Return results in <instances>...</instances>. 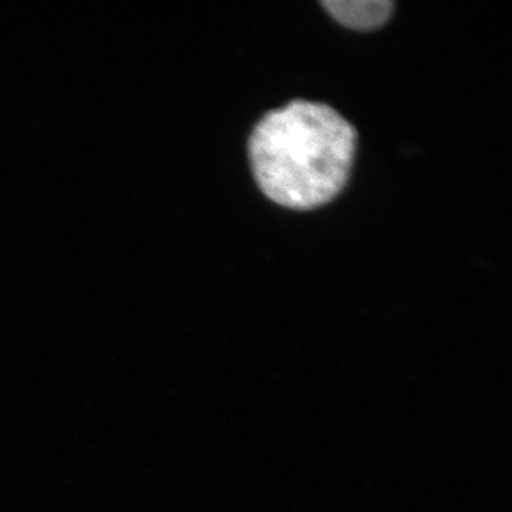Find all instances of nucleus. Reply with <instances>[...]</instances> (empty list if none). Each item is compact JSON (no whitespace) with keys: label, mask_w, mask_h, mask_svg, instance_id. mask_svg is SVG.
I'll list each match as a JSON object with an SVG mask.
<instances>
[{"label":"nucleus","mask_w":512,"mask_h":512,"mask_svg":"<svg viewBox=\"0 0 512 512\" xmlns=\"http://www.w3.org/2000/svg\"><path fill=\"white\" fill-rule=\"evenodd\" d=\"M356 140L355 127L332 107L291 101L265 114L249 138L256 183L282 207H322L348 183Z\"/></svg>","instance_id":"nucleus-1"},{"label":"nucleus","mask_w":512,"mask_h":512,"mask_svg":"<svg viewBox=\"0 0 512 512\" xmlns=\"http://www.w3.org/2000/svg\"><path fill=\"white\" fill-rule=\"evenodd\" d=\"M322 6L343 26L355 30L380 28L393 12L390 0H326Z\"/></svg>","instance_id":"nucleus-2"}]
</instances>
